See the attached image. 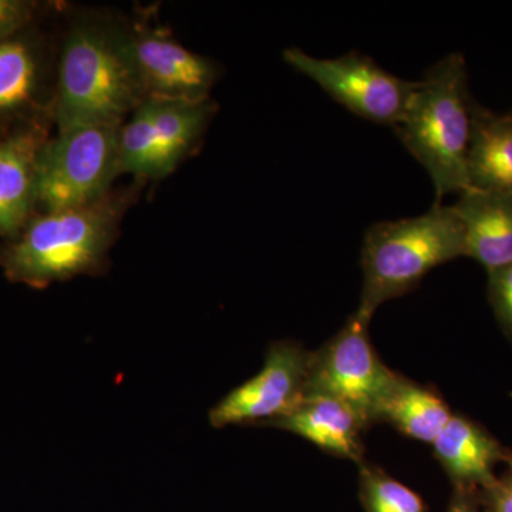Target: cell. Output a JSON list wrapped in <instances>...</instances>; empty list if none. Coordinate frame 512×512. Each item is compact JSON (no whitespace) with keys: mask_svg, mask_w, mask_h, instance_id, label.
I'll list each match as a JSON object with an SVG mask.
<instances>
[{"mask_svg":"<svg viewBox=\"0 0 512 512\" xmlns=\"http://www.w3.org/2000/svg\"><path fill=\"white\" fill-rule=\"evenodd\" d=\"M454 211L463 222L468 258L490 272L512 265V194L467 190Z\"/></svg>","mask_w":512,"mask_h":512,"instance_id":"obj_12","label":"cell"},{"mask_svg":"<svg viewBox=\"0 0 512 512\" xmlns=\"http://www.w3.org/2000/svg\"><path fill=\"white\" fill-rule=\"evenodd\" d=\"M488 299L495 319L512 342V265L488 274Z\"/></svg>","mask_w":512,"mask_h":512,"instance_id":"obj_19","label":"cell"},{"mask_svg":"<svg viewBox=\"0 0 512 512\" xmlns=\"http://www.w3.org/2000/svg\"><path fill=\"white\" fill-rule=\"evenodd\" d=\"M121 126L84 124L57 131L40 156L37 210H70L107 197L121 174Z\"/></svg>","mask_w":512,"mask_h":512,"instance_id":"obj_5","label":"cell"},{"mask_svg":"<svg viewBox=\"0 0 512 512\" xmlns=\"http://www.w3.org/2000/svg\"><path fill=\"white\" fill-rule=\"evenodd\" d=\"M126 200L110 192L83 207L36 214L15 238L0 245L6 278L43 289L100 272L119 231Z\"/></svg>","mask_w":512,"mask_h":512,"instance_id":"obj_2","label":"cell"},{"mask_svg":"<svg viewBox=\"0 0 512 512\" xmlns=\"http://www.w3.org/2000/svg\"><path fill=\"white\" fill-rule=\"evenodd\" d=\"M468 190L512 194V116L474 103L467 157Z\"/></svg>","mask_w":512,"mask_h":512,"instance_id":"obj_15","label":"cell"},{"mask_svg":"<svg viewBox=\"0 0 512 512\" xmlns=\"http://www.w3.org/2000/svg\"><path fill=\"white\" fill-rule=\"evenodd\" d=\"M490 497L491 512H512V490L510 485L498 481L494 487L487 490Z\"/></svg>","mask_w":512,"mask_h":512,"instance_id":"obj_21","label":"cell"},{"mask_svg":"<svg viewBox=\"0 0 512 512\" xmlns=\"http://www.w3.org/2000/svg\"><path fill=\"white\" fill-rule=\"evenodd\" d=\"M39 8V3L29 0H0V42L28 28Z\"/></svg>","mask_w":512,"mask_h":512,"instance_id":"obj_20","label":"cell"},{"mask_svg":"<svg viewBox=\"0 0 512 512\" xmlns=\"http://www.w3.org/2000/svg\"><path fill=\"white\" fill-rule=\"evenodd\" d=\"M360 500L366 512H426L419 494L365 463L360 464Z\"/></svg>","mask_w":512,"mask_h":512,"instance_id":"obj_18","label":"cell"},{"mask_svg":"<svg viewBox=\"0 0 512 512\" xmlns=\"http://www.w3.org/2000/svg\"><path fill=\"white\" fill-rule=\"evenodd\" d=\"M474 103L466 59L450 53L426 70L394 127L404 147L429 173L436 204L470 188L467 157Z\"/></svg>","mask_w":512,"mask_h":512,"instance_id":"obj_3","label":"cell"},{"mask_svg":"<svg viewBox=\"0 0 512 512\" xmlns=\"http://www.w3.org/2000/svg\"><path fill=\"white\" fill-rule=\"evenodd\" d=\"M461 256H467L466 234L453 205L436 204L419 217L373 224L363 241L356 311L373 318L382 303L412 292L434 268Z\"/></svg>","mask_w":512,"mask_h":512,"instance_id":"obj_4","label":"cell"},{"mask_svg":"<svg viewBox=\"0 0 512 512\" xmlns=\"http://www.w3.org/2000/svg\"><path fill=\"white\" fill-rule=\"evenodd\" d=\"M508 464H510V468H511V476H512V457L508 458ZM510 488L512 490V481H511V484H510Z\"/></svg>","mask_w":512,"mask_h":512,"instance_id":"obj_23","label":"cell"},{"mask_svg":"<svg viewBox=\"0 0 512 512\" xmlns=\"http://www.w3.org/2000/svg\"><path fill=\"white\" fill-rule=\"evenodd\" d=\"M369 316L353 313L342 329L309 357L305 396H323L350 407L366 429L376 423L397 373L380 360L369 336Z\"/></svg>","mask_w":512,"mask_h":512,"instance_id":"obj_6","label":"cell"},{"mask_svg":"<svg viewBox=\"0 0 512 512\" xmlns=\"http://www.w3.org/2000/svg\"><path fill=\"white\" fill-rule=\"evenodd\" d=\"M451 417L453 413L439 394L400 375L377 413V421H386L407 437L430 444Z\"/></svg>","mask_w":512,"mask_h":512,"instance_id":"obj_17","label":"cell"},{"mask_svg":"<svg viewBox=\"0 0 512 512\" xmlns=\"http://www.w3.org/2000/svg\"><path fill=\"white\" fill-rule=\"evenodd\" d=\"M42 76V52L32 37L19 33L0 42V124L36 117L30 111L36 106Z\"/></svg>","mask_w":512,"mask_h":512,"instance_id":"obj_16","label":"cell"},{"mask_svg":"<svg viewBox=\"0 0 512 512\" xmlns=\"http://www.w3.org/2000/svg\"><path fill=\"white\" fill-rule=\"evenodd\" d=\"M215 110L211 100H144L120 128V173L143 178L173 173L200 143Z\"/></svg>","mask_w":512,"mask_h":512,"instance_id":"obj_7","label":"cell"},{"mask_svg":"<svg viewBox=\"0 0 512 512\" xmlns=\"http://www.w3.org/2000/svg\"><path fill=\"white\" fill-rule=\"evenodd\" d=\"M146 99L121 26L99 18L74 23L64 37L50 106L57 131L84 124L121 126Z\"/></svg>","mask_w":512,"mask_h":512,"instance_id":"obj_1","label":"cell"},{"mask_svg":"<svg viewBox=\"0 0 512 512\" xmlns=\"http://www.w3.org/2000/svg\"><path fill=\"white\" fill-rule=\"evenodd\" d=\"M284 60L356 116L393 128L403 119L416 89L417 82L386 72L356 50L322 59L291 47L284 50Z\"/></svg>","mask_w":512,"mask_h":512,"instance_id":"obj_8","label":"cell"},{"mask_svg":"<svg viewBox=\"0 0 512 512\" xmlns=\"http://www.w3.org/2000/svg\"><path fill=\"white\" fill-rule=\"evenodd\" d=\"M510 114H511V116H512V110L510 111Z\"/></svg>","mask_w":512,"mask_h":512,"instance_id":"obj_24","label":"cell"},{"mask_svg":"<svg viewBox=\"0 0 512 512\" xmlns=\"http://www.w3.org/2000/svg\"><path fill=\"white\" fill-rule=\"evenodd\" d=\"M52 117L23 120L0 138V237L12 239L37 210V178Z\"/></svg>","mask_w":512,"mask_h":512,"instance_id":"obj_11","label":"cell"},{"mask_svg":"<svg viewBox=\"0 0 512 512\" xmlns=\"http://www.w3.org/2000/svg\"><path fill=\"white\" fill-rule=\"evenodd\" d=\"M128 60L147 99L205 101L220 76L217 64L148 25L121 26Z\"/></svg>","mask_w":512,"mask_h":512,"instance_id":"obj_10","label":"cell"},{"mask_svg":"<svg viewBox=\"0 0 512 512\" xmlns=\"http://www.w3.org/2000/svg\"><path fill=\"white\" fill-rule=\"evenodd\" d=\"M311 441L333 456L363 464V421L350 407L323 396H305L301 403L282 419L271 424Z\"/></svg>","mask_w":512,"mask_h":512,"instance_id":"obj_13","label":"cell"},{"mask_svg":"<svg viewBox=\"0 0 512 512\" xmlns=\"http://www.w3.org/2000/svg\"><path fill=\"white\" fill-rule=\"evenodd\" d=\"M448 512H478L476 501L470 490H463L457 488L456 495H454L453 503L450 505Z\"/></svg>","mask_w":512,"mask_h":512,"instance_id":"obj_22","label":"cell"},{"mask_svg":"<svg viewBox=\"0 0 512 512\" xmlns=\"http://www.w3.org/2000/svg\"><path fill=\"white\" fill-rule=\"evenodd\" d=\"M309 357L311 352L293 340L275 342L266 352L261 372L212 407L211 426H271L291 413L305 397Z\"/></svg>","mask_w":512,"mask_h":512,"instance_id":"obj_9","label":"cell"},{"mask_svg":"<svg viewBox=\"0 0 512 512\" xmlns=\"http://www.w3.org/2000/svg\"><path fill=\"white\" fill-rule=\"evenodd\" d=\"M434 454L456 488L473 491L476 487L490 490L498 483L494 466L504 458L498 441L473 421L451 417L447 426L433 441Z\"/></svg>","mask_w":512,"mask_h":512,"instance_id":"obj_14","label":"cell"}]
</instances>
